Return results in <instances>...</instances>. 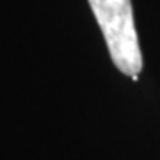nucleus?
<instances>
[{"mask_svg":"<svg viewBox=\"0 0 160 160\" xmlns=\"http://www.w3.org/2000/svg\"><path fill=\"white\" fill-rule=\"evenodd\" d=\"M103 32L110 59L121 73L133 77L142 69V53L130 0H89Z\"/></svg>","mask_w":160,"mask_h":160,"instance_id":"nucleus-1","label":"nucleus"}]
</instances>
